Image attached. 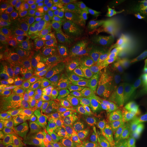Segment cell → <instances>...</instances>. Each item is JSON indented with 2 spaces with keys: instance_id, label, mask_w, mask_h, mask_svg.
Instances as JSON below:
<instances>
[{
  "instance_id": "50",
  "label": "cell",
  "mask_w": 147,
  "mask_h": 147,
  "mask_svg": "<svg viewBox=\"0 0 147 147\" xmlns=\"http://www.w3.org/2000/svg\"><path fill=\"white\" fill-rule=\"evenodd\" d=\"M144 41H145V42H147V35H146V38H145V39H144Z\"/></svg>"
},
{
  "instance_id": "1",
  "label": "cell",
  "mask_w": 147,
  "mask_h": 147,
  "mask_svg": "<svg viewBox=\"0 0 147 147\" xmlns=\"http://www.w3.org/2000/svg\"><path fill=\"white\" fill-rule=\"evenodd\" d=\"M100 129L108 144L124 142L144 132L142 119L114 114L104 121Z\"/></svg>"
},
{
  "instance_id": "21",
  "label": "cell",
  "mask_w": 147,
  "mask_h": 147,
  "mask_svg": "<svg viewBox=\"0 0 147 147\" xmlns=\"http://www.w3.org/2000/svg\"><path fill=\"white\" fill-rule=\"evenodd\" d=\"M27 56L18 55L16 53L0 51V66L1 71L10 67L21 66L27 63Z\"/></svg>"
},
{
  "instance_id": "26",
  "label": "cell",
  "mask_w": 147,
  "mask_h": 147,
  "mask_svg": "<svg viewBox=\"0 0 147 147\" xmlns=\"http://www.w3.org/2000/svg\"><path fill=\"white\" fill-rule=\"evenodd\" d=\"M45 1V4L37 16V19L42 27L47 28L50 23L53 12L56 5H57L59 1H46V0Z\"/></svg>"
},
{
  "instance_id": "27",
  "label": "cell",
  "mask_w": 147,
  "mask_h": 147,
  "mask_svg": "<svg viewBox=\"0 0 147 147\" xmlns=\"http://www.w3.org/2000/svg\"><path fill=\"white\" fill-rule=\"evenodd\" d=\"M106 147H147V135L143 132L128 140L116 144H106Z\"/></svg>"
},
{
  "instance_id": "14",
  "label": "cell",
  "mask_w": 147,
  "mask_h": 147,
  "mask_svg": "<svg viewBox=\"0 0 147 147\" xmlns=\"http://www.w3.org/2000/svg\"><path fill=\"white\" fill-rule=\"evenodd\" d=\"M55 47L67 55L74 65L82 59L88 52L86 41L76 40L70 38L55 45Z\"/></svg>"
},
{
  "instance_id": "11",
  "label": "cell",
  "mask_w": 147,
  "mask_h": 147,
  "mask_svg": "<svg viewBox=\"0 0 147 147\" xmlns=\"http://www.w3.org/2000/svg\"><path fill=\"white\" fill-rule=\"evenodd\" d=\"M112 114L142 119L144 109L140 95L138 93L123 102L113 103Z\"/></svg>"
},
{
  "instance_id": "31",
  "label": "cell",
  "mask_w": 147,
  "mask_h": 147,
  "mask_svg": "<svg viewBox=\"0 0 147 147\" xmlns=\"http://www.w3.org/2000/svg\"><path fill=\"white\" fill-rule=\"evenodd\" d=\"M110 43L108 49L117 55L125 54L127 50L125 45L122 41L117 32L112 33L110 38Z\"/></svg>"
},
{
  "instance_id": "12",
  "label": "cell",
  "mask_w": 147,
  "mask_h": 147,
  "mask_svg": "<svg viewBox=\"0 0 147 147\" xmlns=\"http://www.w3.org/2000/svg\"><path fill=\"white\" fill-rule=\"evenodd\" d=\"M26 12L18 1H5L1 3L0 28L1 34L8 32Z\"/></svg>"
},
{
  "instance_id": "43",
  "label": "cell",
  "mask_w": 147,
  "mask_h": 147,
  "mask_svg": "<svg viewBox=\"0 0 147 147\" xmlns=\"http://www.w3.org/2000/svg\"><path fill=\"white\" fill-rule=\"evenodd\" d=\"M110 14V11L108 4L102 5V6L93 11V20L98 18L107 17Z\"/></svg>"
},
{
  "instance_id": "40",
  "label": "cell",
  "mask_w": 147,
  "mask_h": 147,
  "mask_svg": "<svg viewBox=\"0 0 147 147\" xmlns=\"http://www.w3.org/2000/svg\"><path fill=\"white\" fill-rule=\"evenodd\" d=\"M136 83L141 98L147 106V76L138 78Z\"/></svg>"
},
{
  "instance_id": "24",
  "label": "cell",
  "mask_w": 147,
  "mask_h": 147,
  "mask_svg": "<svg viewBox=\"0 0 147 147\" xmlns=\"http://www.w3.org/2000/svg\"><path fill=\"white\" fill-rule=\"evenodd\" d=\"M47 40L51 45H57L69 38L70 26H63L56 28H46Z\"/></svg>"
},
{
  "instance_id": "9",
  "label": "cell",
  "mask_w": 147,
  "mask_h": 147,
  "mask_svg": "<svg viewBox=\"0 0 147 147\" xmlns=\"http://www.w3.org/2000/svg\"><path fill=\"white\" fill-rule=\"evenodd\" d=\"M29 94L41 102L45 109L52 108L71 95H75L72 89H30Z\"/></svg>"
},
{
  "instance_id": "44",
  "label": "cell",
  "mask_w": 147,
  "mask_h": 147,
  "mask_svg": "<svg viewBox=\"0 0 147 147\" xmlns=\"http://www.w3.org/2000/svg\"><path fill=\"white\" fill-rule=\"evenodd\" d=\"M136 40H144L147 35V23L133 28Z\"/></svg>"
},
{
  "instance_id": "19",
  "label": "cell",
  "mask_w": 147,
  "mask_h": 147,
  "mask_svg": "<svg viewBox=\"0 0 147 147\" xmlns=\"http://www.w3.org/2000/svg\"><path fill=\"white\" fill-rule=\"evenodd\" d=\"M23 95L14 91L6 84L1 82L0 84V101L3 108L10 111L17 110L18 104Z\"/></svg>"
},
{
  "instance_id": "2",
  "label": "cell",
  "mask_w": 147,
  "mask_h": 147,
  "mask_svg": "<svg viewBox=\"0 0 147 147\" xmlns=\"http://www.w3.org/2000/svg\"><path fill=\"white\" fill-rule=\"evenodd\" d=\"M8 138L5 147H55L42 133L16 119L8 129H1Z\"/></svg>"
},
{
  "instance_id": "38",
  "label": "cell",
  "mask_w": 147,
  "mask_h": 147,
  "mask_svg": "<svg viewBox=\"0 0 147 147\" xmlns=\"http://www.w3.org/2000/svg\"><path fill=\"white\" fill-rule=\"evenodd\" d=\"M112 34H107L95 29H91L87 35V40L94 42H104L110 40Z\"/></svg>"
},
{
  "instance_id": "39",
  "label": "cell",
  "mask_w": 147,
  "mask_h": 147,
  "mask_svg": "<svg viewBox=\"0 0 147 147\" xmlns=\"http://www.w3.org/2000/svg\"><path fill=\"white\" fill-rule=\"evenodd\" d=\"M80 61L84 65V67L87 68L90 75L92 76V78H93L95 71L97 67L95 55L87 54L82 59L80 60ZM92 80H93V79H92Z\"/></svg>"
},
{
  "instance_id": "16",
  "label": "cell",
  "mask_w": 147,
  "mask_h": 147,
  "mask_svg": "<svg viewBox=\"0 0 147 147\" xmlns=\"http://www.w3.org/2000/svg\"><path fill=\"white\" fill-rule=\"evenodd\" d=\"M138 93L136 82L130 80L121 84L102 96L112 103H115L123 102Z\"/></svg>"
},
{
  "instance_id": "5",
  "label": "cell",
  "mask_w": 147,
  "mask_h": 147,
  "mask_svg": "<svg viewBox=\"0 0 147 147\" xmlns=\"http://www.w3.org/2000/svg\"><path fill=\"white\" fill-rule=\"evenodd\" d=\"M40 63L54 74L69 83L74 65L65 54L54 46H46L40 55Z\"/></svg>"
},
{
  "instance_id": "36",
  "label": "cell",
  "mask_w": 147,
  "mask_h": 147,
  "mask_svg": "<svg viewBox=\"0 0 147 147\" xmlns=\"http://www.w3.org/2000/svg\"><path fill=\"white\" fill-rule=\"evenodd\" d=\"M135 10L133 8L131 1L125 0L123 5L119 9L115 14L124 23L133 14Z\"/></svg>"
},
{
  "instance_id": "28",
  "label": "cell",
  "mask_w": 147,
  "mask_h": 147,
  "mask_svg": "<svg viewBox=\"0 0 147 147\" xmlns=\"http://www.w3.org/2000/svg\"><path fill=\"white\" fill-rule=\"evenodd\" d=\"M18 3L26 13L32 16L33 17L34 16L37 17L45 4V1H43V0H28V1H18Z\"/></svg>"
},
{
  "instance_id": "47",
  "label": "cell",
  "mask_w": 147,
  "mask_h": 147,
  "mask_svg": "<svg viewBox=\"0 0 147 147\" xmlns=\"http://www.w3.org/2000/svg\"><path fill=\"white\" fill-rule=\"evenodd\" d=\"M131 2L135 11L147 8V0H132Z\"/></svg>"
},
{
  "instance_id": "33",
  "label": "cell",
  "mask_w": 147,
  "mask_h": 147,
  "mask_svg": "<svg viewBox=\"0 0 147 147\" xmlns=\"http://www.w3.org/2000/svg\"><path fill=\"white\" fill-rule=\"evenodd\" d=\"M110 40L104 42H94L91 40H86V45L89 54L97 55L102 53L103 51L108 49Z\"/></svg>"
},
{
  "instance_id": "25",
  "label": "cell",
  "mask_w": 147,
  "mask_h": 147,
  "mask_svg": "<svg viewBox=\"0 0 147 147\" xmlns=\"http://www.w3.org/2000/svg\"><path fill=\"white\" fill-rule=\"evenodd\" d=\"M36 25L34 17L29 14L25 13L10 31L14 34L23 36L30 32Z\"/></svg>"
},
{
  "instance_id": "4",
  "label": "cell",
  "mask_w": 147,
  "mask_h": 147,
  "mask_svg": "<svg viewBox=\"0 0 147 147\" xmlns=\"http://www.w3.org/2000/svg\"><path fill=\"white\" fill-rule=\"evenodd\" d=\"M71 95L52 108L45 109V117L58 123L71 127H80L84 119V109Z\"/></svg>"
},
{
  "instance_id": "35",
  "label": "cell",
  "mask_w": 147,
  "mask_h": 147,
  "mask_svg": "<svg viewBox=\"0 0 147 147\" xmlns=\"http://www.w3.org/2000/svg\"><path fill=\"white\" fill-rule=\"evenodd\" d=\"M93 20V11L87 10L73 14L74 24H89Z\"/></svg>"
},
{
  "instance_id": "49",
  "label": "cell",
  "mask_w": 147,
  "mask_h": 147,
  "mask_svg": "<svg viewBox=\"0 0 147 147\" xmlns=\"http://www.w3.org/2000/svg\"><path fill=\"white\" fill-rule=\"evenodd\" d=\"M142 122H143V125H144V129L145 133L147 135V108L144 110V114L143 115L142 117Z\"/></svg>"
},
{
  "instance_id": "32",
  "label": "cell",
  "mask_w": 147,
  "mask_h": 147,
  "mask_svg": "<svg viewBox=\"0 0 147 147\" xmlns=\"http://www.w3.org/2000/svg\"><path fill=\"white\" fill-rule=\"evenodd\" d=\"M119 36L125 45L127 50L129 51L131 49V45L135 41V36L133 32V28L128 27L125 24L121 25V27L117 31Z\"/></svg>"
},
{
  "instance_id": "34",
  "label": "cell",
  "mask_w": 147,
  "mask_h": 147,
  "mask_svg": "<svg viewBox=\"0 0 147 147\" xmlns=\"http://www.w3.org/2000/svg\"><path fill=\"white\" fill-rule=\"evenodd\" d=\"M63 3L74 14L88 8V0H65L63 1Z\"/></svg>"
},
{
  "instance_id": "41",
  "label": "cell",
  "mask_w": 147,
  "mask_h": 147,
  "mask_svg": "<svg viewBox=\"0 0 147 147\" xmlns=\"http://www.w3.org/2000/svg\"><path fill=\"white\" fill-rule=\"evenodd\" d=\"M107 18L112 33L117 32L118 29L124 23L115 14H110L107 16Z\"/></svg>"
},
{
  "instance_id": "8",
  "label": "cell",
  "mask_w": 147,
  "mask_h": 147,
  "mask_svg": "<svg viewBox=\"0 0 147 147\" xmlns=\"http://www.w3.org/2000/svg\"><path fill=\"white\" fill-rule=\"evenodd\" d=\"M1 82L18 93L25 95L29 94V76L21 68L10 67L1 71Z\"/></svg>"
},
{
  "instance_id": "13",
  "label": "cell",
  "mask_w": 147,
  "mask_h": 147,
  "mask_svg": "<svg viewBox=\"0 0 147 147\" xmlns=\"http://www.w3.org/2000/svg\"><path fill=\"white\" fill-rule=\"evenodd\" d=\"M45 108L38 99L30 94L23 95L18 104L17 110L29 119L30 124L45 117Z\"/></svg>"
},
{
  "instance_id": "20",
  "label": "cell",
  "mask_w": 147,
  "mask_h": 147,
  "mask_svg": "<svg viewBox=\"0 0 147 147\" xmlns=\"http://www.w3.org/2000/svg\"><path fill=\"white\" fill-rule=\"evenodd\" d=\"M129 67L138 78L147 76V54L129 53L128 54Z\"/></svg>"
},
{
  "instance_id": "48",
  "label": "cell",
  "mask_w": 147,
  "mask_h": 147,
  "mask_svg": "<svg viewBox=\"0 0 147 147\" xmlns=\"http://www.w3.org/2000/svg\"><path fill=\"white\" fill-rule=\"evenodd\" d=\"M84 131H85V129H84V131L82 132V133L81 134V135H80V136H79L78 138H76V140H75L74 141H73L72 142L69 143V144H66V145H64V146H61V147H78V143H79V141H80V137H81L82 136V134H84Z\"/></svg>"
},
{
  "instance_id": "15",
  "label": "cell",
  "mask_w": 147,
  "mask_h": 147,
  "mask_svg": "<svg viewBox=\"0 0 147 147\" xmlns=\"http://www.w3.org/2000/svg\"><path fill=\"white\" fill-rule=\"evenodd\" d=\"M1 51L14 53L29 57V51L23 36L14 34L11 31L1 34Z\"/></svg>"
},
{
  "instance_id": "45",
  "label": "cell",
  "mask_w": 147,
  "mask_h": 147,
  "mask_svg": "<svg viewBox=\"0 0 147 147\" xmlns=\"http://www.w3.org/2000/svg\"><path fill=\"white\" fill-rule=\"evenodd\" d=\"M125 0H112L108 3L110 14H116L123 5Z\"/></svg>"
},
{
  "instance_id": "6",
  "label": "cell",
  "mask_w": 147,
  "mask_h": 147,
  "mask_svg": "<svg viewBox=\"0 0 147 147\" xmlns=\"http://www.w3.org/2000/svg\"><path fill=\"white\" fill-rule=\"evenodd\" d=\"M113 103L102 95H92L86 99L84 103V119L89 127L102 123L112 114Z\"/></svg>"
},
{
  "instance_id": "23",
  "label": "cell",
  "mask_w": 147,
  "mask_h": 147,
  "mask_svg": "<svg viewBox=\"0 0 147 147\" xmlns=\"http://www.w3.org/2000/svg\"><path fill=\"white\" fill-rule=\"evenodd\" d=\"M106 141L103 137L101 132L100 127L98 131L86 132V129L84 134L80 137L78 147H106Z\"/></svg>"
},
{
  "instance_id": "42",
  "label": "cell",
  "mask_w": 147,
  "mask_h": 147,
  "mask_svg": "<svg viewBox=\"0 0 147 147\" xmlns=\"http://www.w3.org/2000/svg\"><path fill=\"white\" fill-rule=\"evenodd\" d=\"M130 51L131 53L147 54V42L142 40H135Z\"/></svg>"
},
{
  "instance_id": "18",
  "label": "cell",
  "mask_w": 147,
  "mask_h": 147,
  "mask_svg": "<svg viewBox=\"0 0 147 147\" xmlns=\"http://www.w3.org/2000/svg\"><path fill=\"white\" fill-rule=\"evenodd\" d=\"M23 36L29 53L40 50L45 45L47 40V32L41 26L37 25Z\"/></svg>"
},
{
  "instance_id": "7",
  "label": "cell",
  "mask_w": 147,
  "mask_h": 147,
  "mask_svg": "<svg viewBox=\"0 0 147 147\" xmlns=\"http://www.w3.org/2000/svg\"><path fill=\"white\" fill-rule=\"evenodd\" d=\"M30 89H71L68 82L54 74L45 67H34L28 71Z\"/></svg>"
},
{
  "instance_id": "30",
  "label": "cell",
  "mask_w": 147,
  "mask_h": 147,
  "mask_svg": "<svg viewBox=\"0 0 147 147\" xmlns=\"http://www.w3.org/2000/svg\"><path fill=\"white\" fill-rule=\"evenodd\" d=\"M147 23V8L135 11L124 24L131 28H134Z\"/></svg>"
},
{
  "instance_id": "46",
  "label": "cell",
  "mask_w": 147,
  "mask_h": 147,
  "mask_svg": "<svg viewBox=\"0 0 147 147\" xmlns=\"http://www.w3.org/2000/svg\"><path fill=\"white\" fill-rule=\"evenodd\" d=\"M108 0H88V10L93 11L102 5L108 4Z\"/></svg>"
},
{
  "instance_id": "22",
  "label": "cell",
  "mask_w": 147,
  "mask_h": 147,
  "mask_svg": "<svg viewBox=\"0 0 147 147\" xmlns=\"http://www.w3.org/2000/svg\"><path fill=\"white\" fill-rule=\"evenodd\" d=\"M92 79L93 78L90 75L87 68L80 61L74 66L70 80H69V85L71 89H73L74 88L78 87L80 84L90 83L92 82Z\"/></svg>"
},
{
  "instance_id": "37",
  "label": "cell",
  "mask_w": 147,
  "mask_h": 147,
  "mask_svg": "<svg viewBox=\"0 0 147 147\" xmlns=\"http://www.w3.org/2000/svg\"><path fill=\"white\" fill-rule=\"evenodd\" d=\"M91 25V29H97V30L104 33H107V34H112L107 17L98 18L92 20Z\"/></svg>"
},
{
  "instance_id": "29",
  "label": "cell",
  "mask_w": 147,
  "mask_h": 147,
  "mask_svg": "<svg viewBox=\"0 0 147 147\" xmlns=\"http://www.w3.org/2000/svg\"><path fill=\"white\" fill-rule=\"evenodd\" d=\"M91 29V23L89 24H74L70 25L69 38L80 41L87 40V35Z\"/></svg>"
},
{
  "instance_id": "3",
  "label": "cell",
  "mask_w": 147,
  "mask_h": 147,
  "mask_svg": "<svg viewBox=\"0 0 147 147\" xmlns=\"http://www.w3.org/2000/svg\"><path fill=\"white\" fill-rule=\"evenodd\" d=\"M55 147H61L74 141L84 131L83 127H71L42 118L32 124Z\"/></svg>"
},
{
  "instance_id": "10",
  "label": "cell",
  "mask_w": 147,
  "mask_h": 147,
  "mask_svg": "<svg viewBox=\"0 0 147 147\" xmlns=\"http://www.w3.org/2000/svg\"><path fill=\"white\" fill-rule=\"evenodd\" d=\"M128 71H117L108 73L97 81L90 83L94 95H104L106 93L127 81Z\"/></svg>"
},
{
  "instance_id": "17",
  "label": "cell",
  "mask_w": 147,
  "mask_h": 147,
  "mask_svg": "<svg viewBox=\"0 0 147 147\" xmlns=\"http://www.w3.org/2000/svg\"><path fill=\"white\" fill-rule=\"evenodd\" d=\"M73 12L66 6L63 1H59L51 16L50 23L47 27L70 26L73 23Z\"/></svg>"
}]
</instances>
